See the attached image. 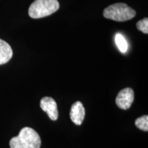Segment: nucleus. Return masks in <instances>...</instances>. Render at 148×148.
<instances>
[{
    "label": "nucleus",
    "instance_id": "nucleus-3",
    "mask_svg": "<svg viewBox=\"0 0 148 148\" xmlns=\"http://www.w3.org/2000/svg\"><path fill=\"white\" fill-rule=\"evenodd\" d=\"M59 7L57 0H35L29 6L28 14L31 18H42L56 12Z\"/></svg>",
    "mask_w": 148,
    "mask_h": 148
},
{
    "label": "nucleus",
    "instance_id": "nucleus-1",
    "mask_svg": "<svg viewBox=\"0 0 148 148\" xmlns=\"http://www.w3.org/2000/svg\"><path fill=\"white\" fill-rule=\"evenodd\" d=\"M40 145L41 140L39 134L29 127L22 128L18 136L10 140V148H40Z\"/></svg>",
    "mask_w": 148,
    "mask_h": 148
},
{
    "label": "nucleus",
    "instance_id": "nucleus-5",
    "mask_svg": "<svg viewBox=\"0 0 148 148\" xmlns=\"http://www.w3.org/2000/svg\"><path fill=\"white\" fill-rule=\"evenodd\" d=\"M40 106L41 109L49 116L50 119L56 121L58 117V111L57 103L53 98L49 97H45L40 100Z\"/></svg>",
    "mask_w": 148,
    "mask_h": 148
},
{
    "label": "nucleus",
    "instance_id": "nucleus-2",
    "mask_svg": "<svg viewBox=\"0 0 148 148\" xmlns=\"http://www.w3.org/2000/svg\"><path fill=\"white\" fill-rule=\"evenodd\" d=\"M103 15L108 19L123 22L134 18L136 16V11L129 7L126 3H116L105 8Z\"/></svg>",
    "mask_w": 148,
    "mask_h": 148
},
{
    "label": "nucleus",
    "instance_id": "nucleus-4",
    "mask_svg": "<svg viewBox=\"0 0 148 148\" xmlns=\"http://www.w3.org/2000/svg\"><path fill=\"white\" fill-rule=\"evenodd\" d=\"M134 90L131 88H125L121 90L116 97V104L122 110H127L134 101Z\"/></svg>",
    "mask_w": 148,
    "mask_h": 148
},
{
    "label": "nucleus",
    "instance_id": "nucleus-8",
    "mask_svg": "<svg viewBox=\"0 0 148 148\" xmlns=\"http://www.w3.org/2000/svg\"><path fill=\"white\" fill-rule=\"evenodd\" d=\"M115 42L119 51L122 53H125L127 50V43L126 40L121 34H116L115 36Z\"/></svg>",
    "mask_w": 148,
    "mask_h": 148
},
{
    "label": "nucleus",
    "instance_id": "nucleus-10",
    "mask_svg": "<svg viewBox=\"0 0 148 148\" xmlns=\"http://www.w3.org/2000/svg\"><path fill=\"white\" fill-rule=\"evenodd\" d=\"M136 27L144 34H148V18H145L136 23Z\"/></svg>",
    "mask_w": 148,
    "mask_h": 148
},
{
    "label": "nucleus",
    "instance_id": "nucleus-9",
    "mask_svg": "<svg viewBox=\"0 0 148 148\" xmlns=\"http://www.w3.org/2000/svg\"><path fill=\"white\" fill-rule=\"evenodd\" d=\"M135 125L136 126L139 128L141 130L147 132L148 130V116L143 115L140 117L138 118L135 121Z\"/></svg>",
    "mask_w": 148,
    "mask_h": 148
},
{
    "label": "nucleus",
    "instance_id": "nucleus-7",
    "mask_svg": "<svg viewBox=\"0 0 148 148\" xmlns=\"http://www.w3.org/2000/svg\"><path fill=\"white\" fill-rule=\"evenodd\" d=\"M12 49L8 42L0 38V65L7 63L12 57Z\"/></svg>",
    "mask_w": 148,
    "mask_h": 148
},
{
    "label": "nucleus",
    "instance_id": "nucleus-6",
    "mask_svg": "<svg viewBox=\"0 0 148 148\" xmlns=\"http://www.w3.org/2000/svg\"><path fill=\"white\" fill-rule=\"evenodd\" d=\"M85 109L80 101H76L72 105L70 112V118L75 125H80L84 121Z\"/></svg>",
    "mask_w": 148,
    "mask_h": 148
}]
</instances>
